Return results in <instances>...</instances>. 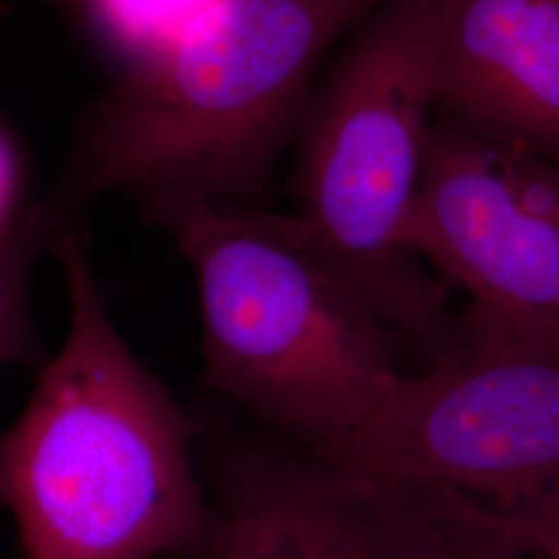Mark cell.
Here are the masks:
<instances>
[{"instance_id": "obj_8", "label": "cell", "mask_w": 559, "mask_h": 559, "mask_svg": "<svg viewBox=\"0 0 559 559\" xmlns=\"http://www.w3.org/2000/svg\"><path fill=\"white\" fill-rule=\"evenodd\" d=\"M436 110L559 164V0H440Z\"/></svg>"}, {"instance_id": "obj_13", "label": "cell", "mask_w": 559, "mask_h": 559, "mask_svg": "<svg viewBox=\"0 0 559 559\" xmlns=\"http://www.w3.org/2000/svg\"><path fill=\"white\" fill-rule=\"evenodd\" d=\"M17 195V162L11 145L0 135V239L9 233L11 212Z\"/></svg>"}, {"instance_id": "obj_10", "label": "cell", "mask_w": 559, "mask_h": 559, "mask_svg": "<svg viewBox=\"0 0 559 559\" xmlns=\"http://www.w3.org/2000/svg\"><path fill=\"white\" fill-rule=\"evenodd\" d=\"M436 493L460 514L510 537L531 558L559 559V483L501 506H487L456 493Z\"/></svg>"}, {"instance_id": "obj_12", "label": "cell", "mask_w": 559, "mask_h": 559, "mask_svg": "<svg viewBox=\"0 0 559 559\" xmlns=\"http://www.w3.org/2000/svg\"><path fill=\"white\" fill-rule=\"evenodd\" d=\"M41 233L44 228L40 222L32 216L21 226H11L9 233L0 239V311L20 305L27 255L34 251Z\"/></svg>"}, {"instance_id": "obj_7", "label": "cell", "mask_w": 559, "mask_h": 559, "mask_svg": "<svg viewBox=\"0 0 559 559\" xmlns=\"http://www.w3.org/2000/svg\"><path fill=\"white\" fill-rule=\"evenodd\" d=\"M185 558L448 559V526L425 491L297 448L228 468Z\"/></svg>"}, {"instance_id": "obj_9", "label": "cell", "mask_w": 559, "mask_h": 559, "mask_svg": "<svg viewBox=\"0 0 559 559\" xmlns=\"http://www.w3.org/2000/svg\"><path fill=\"white\" fill-rule=\"evenodd\" d=\"M85 23L131 64L179 40L222 0H71Z\"/></svg>"}, {"instance_id": "obj_11", "label": "cell", "mask_w": 559, "mask_h": 559, "mask_svg": "<svg viewBox=\"0 0 559 559\" xmlns=\"http://www.w3.org/2000/svg\"><path fill=\"white\" fill-rule=\"evenodd\" d=\"M448 526V559H531L514 540L454 510L440 496L425 491Z\"/></svg>"}, {"instance_id": "obj_4", "label": "cell", "mask_w": 559, "mask_h": 559, "mask_svg": "<svg viewBox=\"0 0 559 559\" xmlns=\"http://www.w3.org/2000/svg\"><path fill=\"white\" fill-rule=\"evenodd\" d=\"M440 0H381L316 80L295 135L302 239L396 336L448 338L450 290L404 237L436 110Z\"/></svg>"}, {"instance_id": "obj_3", "label": "cell", "mask_w": 559, "mask_h": 559, "mask_svg": "<svg viewBox=\"0 0 559 559\" xmlns=\"http://www.w3.org/2000/svg\"><path fill=\"white\" fill-rule=\"evenodd\" d=\"M166 228L200 290L203 383L325 456L404 373L394 334L293 216L201 203Z\"/></svg>"}, {"instance_id": "obj_1", "label": "cell", "mask_w": 559, "mask_h": 559, "mask_svg": "<svg viewBox=\"0 0 559 559\" xmlns=\"http://www.w3.org/2000/svg\"><path fill=\"white\" fill-rule=\"evenodd\" d=\"M380 2L222 0L102 98L62 198L119 191L164 226L201 203L263 200L321 60Z\"/></svg>"}, {"instance_id": "obj_2", "label": "cell", "mask_w": 559, "mask_h": 559, "mask_svg": "<svg viewBox=\"0 0 559 559\" xmlns=\"http://www.w3.org/2000/svg\"><path fill=\"white\" fill-rule=\"evenodd\" d=\"M71 330L0 436V500L27 559L189 556L212 524L179 406L120 338L83 242L55 237Z\"/></svg>"}, {"instance_id": "obj_6", "label": "cell", "mask_w": 559, "mask_h": 559, "mask_svg": "<svg viewBox=\"0 0 559 559\" xmlns=\"http://www.w3.org/2000/svg\"><path fill=\"white\" fill-rule=\"evenodd\" d=\"M406 247L471 297L466 330L559 355V164L431 124Z\"/></svg>"}, {"instance_id": "obj_5", "label": "cell", "mask_w": 559, "mask_h": 559, "mask_svg": "<svg viewBox=\"0 0 559 559\" xmlns=\"http://www.w3.org/2000/svg\"><path fill=\"white\" fill-rule=\"evenodd\" d=\"M419 491L501 506L559 483V355L464 328L321 456Z\"/></svg>"}]
</instances>
